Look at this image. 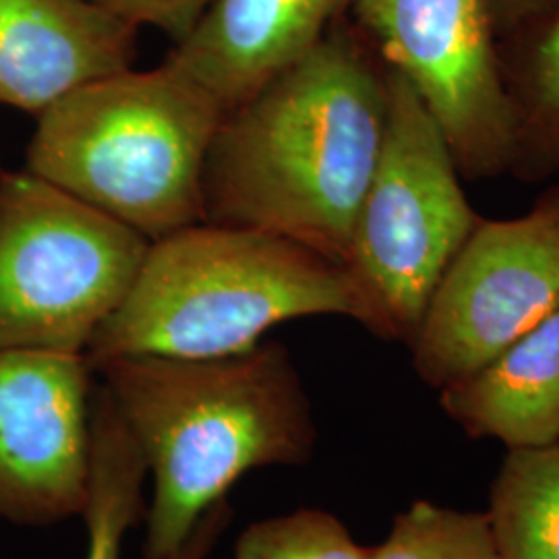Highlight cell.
I'll use <instances>...</instances> for the list:
<instances>
[{
  "mask_svg": "<svg viewBox=\"0 0 559 559\" xmlns=\"http://www.w3.org/2000/svg\"><path fill=\"white\" fill-rule=\"evenodd\" d=\"M388 108V64L346 15L224 115L205 162L203 222L272 233L346 263Z\"/></svg>",
  "mask_w": 559,
  "mask_h": 559,
  "instance_id": "1",
  "label": "cell"
},
{
  "mask_svg": "<svg viewBox=\"0 0 559 559\" xmlns=\"http://www.w3.org/2000/svg\"><path fill=\"white\" fill-rule=\"evenodd\" d=\"M92 367L152 475L143 559L173 558L249 471L313 456L311 404L278 342L218 359L117 357Z\"/></svg>",
  "mask_w": 559,
  "mask_h": 559,
  "instance_id": "2",
  "label": "cell"
},
{
  "mask_svg": "<svg viewBox=\"0 0 559 559\" xmlns=\"http://www.w3.org/2000/svg\"><path fill=\"white\" fill-rule=\"evenodd\" d=\"M316 316L371 328L344 263L272 233L198 222L150 242L85 357L218 359L258 346L280 323Z\"/></svg>",
  "mask_w": 559,
  "mask_h": 559,
  "instance_id": "3",
  "label": "cell"
},
{
  "mask_svg": "<svg viewBox=\"0 0 559 559\" xmlns=\"http://www.w3.org/2000/svg\"><path fill=\"white\" fill-rule=\"evenodd\" d=\"M226 110L170 64L92 81L38 115L27 173L158 240L203 222V175Z\"/></svg>",
  "mask_w": 559,
  "mask_h": 559,
  "instance_id": "4",
  "label": "cell"
},
{
  "mask_svg": "<svg viewBox=\"0 0 559 559\" xmlns=\"http://www.w3.org/2000/svg\"><path fill=\"white\" fill-rule=\"evenodd\" d=\"M390 71L380 160L353 228L346 267L373 336L411 344L445 270L483 221L454 152L415 87Z\"/></svg>",
  "mask_w": 559,
  "mask_h": 559,
  "instance_id": "5",
  "label": "cell"
},
{
  "mask_svg": "<svg viewBox=\"0 0 559 559\" xmlns=\"http://www.w3.org/2000/svg\"><path fill=\"white\" fill-rule=\"evenodd\" d=\"M150 240L32 173L0 175V353L85 355Z\"/></svg>",
  "mask_w": 559,
  "mask_h": 559,
  "instance_id": "6",
  "label": "cell"
},
{
  "mask_svg": "<svg viewBox=\"0 0 559 559\" xmlns=\"http://www.w3.org/2000/svg\"><path fill=\"white\" fill-rule=\"evenodd\" d=\"M559 311V182L519 218H483L450 263L408 344L433 390L498 357Z\"/></svg>",
  "mask_w": 559,
  "mask_h": 559,
  "instance_id": "7",
  "label": "cell"
},
{
  "mask_svg": "<svg viewBox=\"0 0 559 559\" xmlns=\"http://www.w3.org/2000/svg\"><path fill=\"white\" fill-rule=\"evenodd\" d=\"M348 17L436 117L462 179L510 173L512 115L485 0H353Z\"/></svg>",
  "mask_w": 559,
  "mask_h": 559,
  "instance_id": "8",
  "label": "cell"
},
{
  "mask_svg": "<svg viewBox=\"0 0 559 559\" xmlns=\"http://www.w3.org/2000/svg\"><path fill=\"white\" fill-rule=\"evenodd\" d=\"M94 385L85 355L0 353V520L52 526L83 516Z\"/></svg>",
  "mask_w": 559,
  "mask_h": 559,
  "instance_id": "9",
  "label": "cell"
},
{
  "mask_svg": "<svg viewBox=\"0 0 559 559\" xmlns=\"http://www.w3.org/2000/svg\"><path fill=\"white\" fill-rule=\"evenodd\" d=\"M138 29L92 0H0V104L41 115L133 69Z\"/></svg>",
  "mask_w": 559,
  "mask_h": 559,
  "instance_id": "10",
  "label": "cell"
},
{
  "mask_svg": "<svg viewBox=\"0 0 559 559\" xmlns=\"http://www.w3.org/2000/svg\"><path fill=\"white\" fill-rule=\"evenodd\" d=\"M353 0H212L166 64L228 112L307 57Z\"/></svg>",
  "mask_w": 559,
  "mask_h": 559,
  "instance_id": "11",
  "label": "cell"
},
{
  "mask_svg": "<svg viewBox=\"0 0 559 559\" xmlns=\"http://www.w3.org/2000/svg\"><path fill=\"white\" fill-rule=\"evenodd\" d=\"M441 411L473 440L508 450L559 443V311L473 373L443 385Z\"/></svg>",
  "mask_w": 559,
  "mask_h": 559,
  "instance_id": "12",
  "label": "cell"
},
{
  "mask_svg": "<svg viewBox=\"0 0 559 559\" xmlns=\"http://www.w3.org/2000/svg\"><path fill=\"white\" fill-rule=\"evenodd\" d=\"M145 477L147 466L138 443L108 394L96 388L92 400V483L83 512L87 526L85 559H120L127 533L143 514ZM230 520V503H216L170 559H207Z\"/></svg>",
  "mask_w": 559,
  "mask_h": 559,
  "instance_id": "13",
  "label": "cell"
},
{
  "mask_svg": "<svg viewBox=\"0 0 559 559\" xmlns=\"http://www.w3.org/2000/svg\"><path fill=\"white\" fill-rule=\"evenodd\" d=\"M501 75L512 115L508 177H559V7L500 40Z\"/></svg>",
  "mask_w": 559,
  "mask_h": 559,
  "instance_id": "14",
  "label": "cell"
},
{
  "mask_svg": "<svg viewBox=\"0 0 559 559\" xmlns=\"http://www.w3.org/2000/svg\"><path fill=\"white\" fill-rule=\"evenodd\" d=\"M485 514L500 559H559V443L508 450Z\"/></svg>",
  "mask_w": 559,
  "mask_h": 559,
  "instance_id": "15",
  "label": "cell"
},
{
  "mask_svg": "<svg viewBox=\"0 0 559 559\" xmlns=\"http://www.w3.org/2000/svg\"><path fill=\"white\" fill-rule=\"evenodd\" d=\"M369 559H500L485 512L429 500L411 503L388 537L369 547Z\"/></svg>",
  "mask_w": 559,
  "mask_h": 559,
  "instance_id": "16",
  "label": "cell"
},
{
  "mask_svg": "<svg viewBox=\"0 0 559 559\" xmlns=\"http://www.w3.org/2000/svg\"><path fill=\"white\" fill-rule=\"evenodd\" d=\"M235 559H369V547L330 512L300 508L249 524L235 545Z\"/></svg>",
  "mask_w": 559,
  "mask_h": 559,
  "instance_id": "17",
  "label": "cell"
},
{
  "mask_svg": "<svg viewBox=\"0 0 559 559\" xmlns=\"http://www.w3.org/2000/svg\"><path fill=\"white\" fill-rule=\"evenodd\" d=\"M133 25H150L168 34L175 44L198 25L212 0H92Z\"/></svg>",
  "mask_w": 559,
  "mask_h": 559,
  "instance_id": "18",
  "label": "cell"
},
{
  "mask_svg": "<svg viewBox=\"0 0 559 559\" xmlns=\"http://www.w3.org/2000/svg\"><path fill=\"white\" fill-rule=\"evenodd\" d=\"M498 40L512 36L524 25L559 7V0H485Z\"/></svg>",
  "mask_w": 559,
  "mask_h": 559,
  "instance_id": "19",
  "label": "cell"
}]
</instances>
